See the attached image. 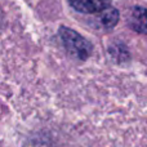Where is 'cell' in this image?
<instances>
[{
	"label": "cell",
	"mask_w": 147,
	"mask_h": 147,
	"mask_svg": "<svg viewBox=\"0 0 147 147\" xmlns=\"http://www.w3.org/2000/svg\"><path fill=\"white\" fill-rule=\"evenodd\" d=\"M59 38H61L66 51L72 57L80 59V61L86 59L90 56L92 51H93L92 45L89 44V41L86 39H84L76 31H74L69 27H65V26L59 27Z\"/></svg>",
	"instance_id": "cell-1"
},
{
	"label": "cell",
	"mask_w": 147,
	"mask_h": 147,
	"mask_svg": "<svg viewBox=\"0 0 147 147\" xmlns=\"http://www.w3.org/2000/svg\"><path fill=\"white\" fill-rule=\"evenodd\" d=\"M112 0H69L70 5L80 13H101L110 7Z\"/></svg>",
	"instance_id": "cell-2"
},
{
	"label": "cell",
	"mask_w": 147,
	"mask_h": 147,
	"mask_svg": "<svg viewBox=\"0 0 147 147\" xmlns=\"http://www.w3.org/2000/svg\"><path fill=\"white\" fill-rule=\"evenodd\" d=\"M128 26L136 32L147 34V8L134 7L128 14Z\"/></svg>",
	"instance_id": "cell-3"
},
{
	"label": "cell",
	"mask_w": 147,
	"mask_h": 147,
	"mask_svg": "<svg viewBox=\"0 0 147 147\" xmlns=\"http://www.w3.org/2000/svg\"><path fill=\"white\" fill-rule=\"evenodd\" d=\"M119 21V12L115 8H107L103 12L99 13L98 18H97V23L101 28L105 30H110V28L115 27Z\"/></svg>",
	"instance_id": "cell-4"
}]
</instances>
